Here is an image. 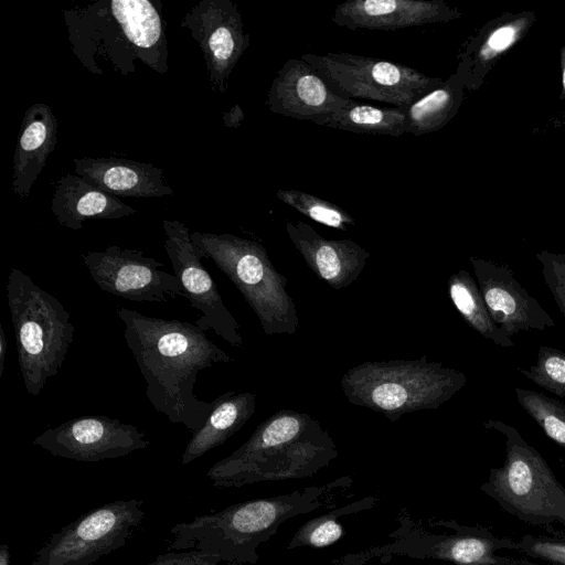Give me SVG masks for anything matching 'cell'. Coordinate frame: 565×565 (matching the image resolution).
I'll list each match as a JSON object with an SVG mask.
<instances>
[{
    "label": "cell",
    "mask_w": 565,
    "mask_h": 565,
    "mask_svg": "<svg viewBox=\"0 0 565 565\" xmlns=\"http://www.w3.org/2000/svg\"><path fill=\"white\" fill-rule=\"evenodd\" d=\"M124 338L146 381V395L157 412L172 424L199 430L213 408V401L194 394L196 375L214 363L233 359L194 323L149 317L118 308Z\"/></svg>",
    "instance_id": "cell-1"
},
{
    "label": "cell",
    "mask_w": 565,
    "mask_h": 565,
    "mask_svg": "<svg viewBox=\"0 0 565 565\" xmlns=\"http://www.w3.org/2000/svg\"><path fill=\"white\" fill-rule=\"evenodd\" d=\"M342 477L323 486L235 503L171 527L170 550L198 551L231 565L256 564L258 546L287 520L326 507L334 491L350 486Z\"/></svg>",
    "instance_id": "cell-2"
},
{
    "label": "cell",
    "mask_w": 565,
    "mask_h": 565,
    "mask_svg": "<svg viewBox=\"0 0 565 565\" xmlns=\"http://www.w3.org/2000/svg\"><path fill=\"white\" fill-rule=\"evenodd\" d=\"M337 457L333 438L315 417L287 408L262 422L241 447L215 462L206 477L221 489L310 478Z\"/></svg>",
    "instance_id": "cell-3"
},
{
    "label": "cell",
    "mask_w": 565,
    "mask_h": 565,
    "mask_svg": "<svg viewBox=\"0 0 565 565\" xmlns=\"http://www.w3.org/2000/svg\"><path fill=\"white\" fill-rule=\"evenodd\" d=\"M73 53L96 74L95 56L116 72H135L140 60L159 74L169 70L162 3L152 0L97 1L64 10Z\"/></svg>",
    "instance_id": "cell-4"
},
{
    "label": "cell",
    "mask_w": 565,
    "mask_h": 565,
    "mask_svg": "<svg viewBox=\"0 0 565 565\" xmlns=\"http://www.w3.org/2000/svg\"><path fill=\"white\" fill-rule=\"evenodd\" d=\"M467 382L465 373L423 355L354 365L342 375L340 387L349 403L397 422L408 413L439 408Z\"/></svg>",
    "instance_id": "cell-5"
},
{
    "label": "cell",
    "mask_w": 565,
    "mask_h": 565,
    "mask_svg": "<svg viewBox=\"0 0 565 565\" xmlns=\"http://www.w3.org/2000/svg\"><path fill=\"white\" fill-rule=\"evenodd\" d=\"M7 300L23 383L38 396L47 379L57 374L73 342L71 313L18 268L9 274Z\"/></svg>",
    "instance_id": "cell-6"
},
{
    "label": "cell",
    "mask_w": 565,
    "mask_h": 565,
    "mask_svg": "<svg viewBox=\"0 0 565 565\" xmlns=\"http://www.w3.org/2000/svg\"><path fill=\"white\" fill-rule=\"evenodd\" d=\"M191 239L239 290L266 335L297 332L299 316L287 291L288 279L275 268L260 243L199 231L191 233Z\"/></svg>",
    "instance_id": "cell-7"
},
{
    "label": "cell",
    "mask_w": 565,
    "mask_h": 565,
    "mask_svg": "<svg viewBox=\"0 0 565 565\" xmlns=\"http://www.w3.org/2000/svg\"><path fill=\"white\" fill-rule=\"evenodd\" d=\"M484 427L501 433L507 439L504 465L490 471L489 486L495 498L522 516L565 525V489L541 454L516 428L502 420L488 419Z\"/></svg>",
    "instance_id": "cell-8"
},
{
    "label": "cell",
    "mask_w": 565,
    "mask_h": 565,
    "mask_svg": "<svg viewBox=\"0 0 565 565\" xmlns=\"http://www.w3.org/2000/svg\"><path fill=\"white\" fill-rule=\"evenodd\" d=\"M300 58L312 65L337 94L353 100L406 107L443 83L413 67L353 53H303Z\"/></svg>",
    "instance_id": "cell-9"
},
{
    "label": "cell",
    "mask_w": 565,
    "mask_h": 565,
    "mask_svg": "<svg viewBox=\"0 0 565 565\" xmlns=\"http://www.w3.org/2000/svg\"><path fill=\"white\" fill-rule=\"evenodd\" d=\"M142 503L117 500L83 513L53 533L31 565H92L125 545L145 518Z\"/></svg>",
    "instance_id": "cell-10"
},
{
    "label": "cell",
    "mask_w": 565,
    "mask_h": 565,
    "mask_svg": "<svg viewBox=\"0 0 565 565\" xmlns=\"http://www.w3.org/2000/svg\"><path fill=\"white\" fill-rule=\"evenodd\" d=\"M164 249L185 298L201 312L194 324L212 330L234 348L243 347L239 324L226 308L217 286L202 264V250L192 242L190 228L178 220H164Z\"/></svg>",
    "instance_id": "cell-11"
},
{
    "label": "cell",
    "mask_w": 565,
    "mask_h": 565,
    "mask_svg": "<svg viewBox=\"0 0 565 565\" xmlns=\"http://www.w3.org/2000/svg\"><path fill=\"white\" fill-rule=\"evenodd\" d=\"M81 259L94 282L113 296L137 302L185 298L177 276L162 270L163 263L140 250L113 245L82 254Z\"/></svg>",
    "instance_id": "cell-12"
},
{
    "label": "cell",
    "mask_w": 565,
    "mask_h": 565,
    "mask_svg": "<svg viewBox=\"0 0 565 565\" xmlns=\"http://www.w3.org/2000/svg\"><path fill=\"white\" fill-rule=\"evenodd\" d=\"M180 26L190 30L201 47L212 89L224 94L250 43L237 6L231 0H201L183 15Z\"/></svg>",
    "instance_id": "cell-13"
},
{
    "label": "cell",
    "mask_w": 565,
    "mask_h": 565,
    "mask_svg": "<svg viewBox=\"0 0 565 565\" xmlns=\"http://www.w3.org/2000/svg\"><path fill=\"white\" fill-rule=\"evenodd\" d=\"M136 426L107 416H82L49 428L33 444L60 458L96 462L127 456L150 446Z\"/></svg>",
    "instance_id": "cell-14"
},
{
    "label": "cell",
    "mask_w": 565,
    "mask_h": 565,
    "mask_svg": "<svg viewBox=\"0 0 565 565\" xmlns=\"http://www.w3.org/2000/svg\"><path fill=\"white\" fill-rule=\"evenodd\" d=\"M470 262L491 318L509 337L555 327L553 318L518 281L509 266L473 257Z\"/></svg>",
    "instance_id": "cell-15"
},
{
    "label": "cell",
    "mask_w": 565,
    "mask_h": 565,
    "mask_svg": "<svg viewBox=\"0 0 565 565\" xmlns=\"http://www.w3.org/2000/svg\"><path fill=\"white\" fill-rule=\"evenodd\" d=\"M355 103L337 94L318 71L301 58L284 63L266 97L271 113L312 122Z\"/></svg>",
    "instance_id": "cell-16"
},
{
    "label": "cell",
    "mask_w": 565,
    "mask_h": 565,
    "mask_svg": "<svg viewBox=\"0 0 565 565\" xmlns=\"http://www.w3.org/2000/svg\"><path fill=\"white\" fill-rule=\"evenodd\" d=\"M459 15L443 0H348L337 6L331 21L349 30H396L447 22Z\"/></svg>",
    "instance_id": "cell-17"
},
{
    "label": "cell",
    "mask_w": 565,
    "mask_h": 565,
    "mask_svg": "<svg viewBox=\"0 0 565 565\" xmlns=\"http://www.w3.org/2000/svg\"><path fill=\"white\" fill-rule=\"evenodd\" d=\"M286 231L311 271L335 290L352 285L371 256L358 243L326 238L303 221L287 222Z\"/></svg>",
    "instance_id": "cell-18"
},
{
    "label": "cell",
    "mask_w": 565,
    "mask_h": 565,
    "mask_svg": "<svg viewBox=\"0 0 565 565\" xmlns=\"http://www.w3.org/2000/svg\"><path fill=\"white\" fill-rule=\"evenodd\" d=\"M74 171L98 189L125 198H161L173 194L161 168L126 158L82 157Z\"/></svg>",
    "instance_id": "cell-19"
},
{
    "label": "cell",
    "mask_w": 565,
    "mask_h": 565,
    "mask_svg": "<svg viewBox=\"0 0 565 565\" xmlns=\"http://www.w3.org/2000/svg\"><path fill=\"white\" fill-rule=\"evenodd\" d=\"M57 140V119L44 103L31 105L24 113L13 157V192L29 196Z\"/></svg>",
    "instance_id": "cell-20"
},
{
    "label": "cell",
    "mask_w": 565,
    "mask_h": 565,
    "mask_svg": "<svg viewBox=\"0 0 565 565\" xmlns=\"http://www.w3.org/2000/svg\"><path fill=\"white\" fill-rule=\"evenodd\" d=\"M51 210L62 226L74 231L82 230L87 220H117L137 213L78 174H65L55 182Z\"/></svg>",
    "instance_id": "cell-21"
},
{
    "label": "cell",
    "mask_w": 565,
    "mask_h": 565,
    "mask_svg": "<svg viewBox=\"0 0 565 565\" xmlns=\"http://www.w3.org/2000/svg\"><path fill=\"white\" fill-rule=\"evenodd\" d=\"M256 409V395L250 392H225L213 399V408L204 425L192 434L181 457L189 465L209 450L223 445L238 431Z\"/></svg>",
    "instance_id": "cell-22"
},
{
    "label": "cell",
    "mask_w": 565,
    "mask_h": 565,
    "mask_svg": "<svg viewBox=\"0 0 565 565\" xmlns=\"http://www.w3.org/2000/svg\"><path fill=\"white\" fill-rule=\"evenodd\" d=\"M447 287L450 300L468 326L501 348L514 347L512 338L491 318L479 287L467 270L452 274Z\"/></svg>",
    "instance_id": "cell-23"
},
{
    "label": "cell",
    "mask_w": 565,
    "mask_h": 565,
    "mask_svg": "<svg viewBox=\"0 0 565 565\" xmlns=\"http://www.w3.org/2000/svg\"><path fill=\"white\" fill-rule=\"evenodd\" d=\"M315 124L362 135L398 137L406 134V117L402 107L355 103Z\"/></svg>",
    "instance_id": "cell-24"
},
{
    "label": "cell",
    "mask_w": 565,
    "mask_h": 565,
    "mask_svg": "<svg viewBox=\"0 0 565 565\" xmlns=\"http://www.w3.org/2000/svg\"><path fill=\"white\" fill-rule=\"evenodd\" d=\"M460 94L455 81L443 82L406 107V134L422 136L437 131L455 115Z\"/></svg>",
    "instance_id": "cell-25"
},
{
    "label": "cell",
    "mask_w": 565,
    "mask_h": 565,
    "mask_svg": "<svg viewBox=\"0 0 565 565\" xmlns=\"http://www.w3.org/2000/svg\"><path fill=\"white\" fill-rule=\"evenodd\" d=\"M436 543L405 553L412 557L447 559L457 565H495L493 545L482 537L470 535L435 536Z\"/></svg>",
    "instance_id": "cell-26"
},
{
    "label": "cell",
    "mask_w": 565,
    "mask_h": 565,
    "mask_svg": "<svg viewBox=\"0 0 565 565\" xmlns=\"http://www.w3.org/2000/svg\"><path fill=\"white\" fill-rule=\"evenodd\" d=\"M375 504L373 497L363 498L360 501L338 508L332 512L319 515L305 523L292 536L288 548L298 547H326L339 541L344 532L338 521L340 515L353 513Z\"/></svg>",
    "instance_id": "cell-27"
},
{
    "label": "cell",
    "mask_w": 565,
    "mask_h": 565,
    "mask_svg": "<svg viewBox=\"0 0 565 565\" xmlns=\"http://www.w3.org/2000/svg\"><path fill=\"white\" fill-rule=\"evenodd\" d=\"M518 403L536 422L545 435L565 446V404L544 393L514 388Z\"/></svg>",
    "instance_id": "cell-28"
},
{
    "label": "cell",
    "mask_w": 565,
    "mask_h": 565,
    "mask_svg": "<svg viewBox=\"0 0 565 565\" xmlns=\"http://www.w3.org/2000/svg\"><path fill=\"white\" fill-rule=\"evenodd\" d=\"M276 196L285 204L326 226L347 231L354 218L342 207L299 190H278Z\"/></svg>",
    "instance_id": "cell-29"
},
{
    "label": "cell",
    "mask_w": 565,
    "mask_h": 565,
    "mask_svg": "<svg viewBox=\"0 0 565 565\" xmlns=\"http://www.w3.org/2000/svg\"><path fill=\"white\" fill-rule=\"evenodd\" d=\"M519 371L535 385L565 398V351L541 345L535 364Z\"/></svg>",
    "instance_id": "cell-30"
},
{
    "label": "cell",
    "mask_w": 565,
    "mask_h": 565,
    "mask_svg": "<svg viewBox=\"0 0 565 565\" xmlns=\"http://www.w3.org/2000/svg\"><path fill=\"white\" fill-rule=\"evenodd\" d=\"M526 25V19H518L497 28L479 47L477 60L484 63L507 51L519 40Z\"/></svg>",
    "instance_id": "cell-31"
},
{
    "label": "cell",
    "mask_w": 565,
    "mask_h": 565,
    "mask_svg": "<svg viewBox=\"0 0 565 565\" xmlns=\"http://www.w3.org/2000/svg\"><path fill=\"white\" fill-rule=\"evenodd\" d=\"M542 275L557 308L565 317V255L550 252L536 254Z\"/></svg>",
    "instance_id": "cell-32"
},
{
    "label": "cell",
    "mask_w": 565,
    "mask_h": 565,
    "mask_svg": "<svg viewBox=\"0 0 565 565\" xmlns=\"http://www.w3.org/2000/svg\"><path fill=\"white\" fill-rule=\"evenodd\" d=\"M220 563L216 556L198 551H170L158 555L153 562L145 565H218Z\"/></svg>",
    "instance_id": "cell-33"
},
{
    "label": "cell",
    "mask_w": 565,
    "mask_h": 565,
    "mask_svg": "<svg viewBox=\"0 0 565 565\" xmlns=\"http://www.w3.org/2000/svg\"><path fill=\"white\" fill-rule=\"evenodd\" d=\"M535 557L543 558L559 565H565V543L555 541L535 540L527 546Z\"/></svg>",
    "instance_id": "cell-34"
},
{
    "label": "cell",
    "mask_w": 565,
    "mask_h": 565,
    "mask_svg": "<svg viewBox=\"0 0 565 565\" xmlns=\"http://www.w3.org/2000/svg\"><path fill=\"white\" fill-rule=\"evenodd\" d=\"M244 117L243 109L236 104L223 115V122L226 127L237 128L242 125Z\"/></svg>",
    "instance_id": "cell-35"
},
{
    "label": "cell",
    "mask_w": 565,
    "mask_h": 565,
    "mask_svg": "<svg viewBox=\"0 0 565 565\" xmlns=\"http://www.w3.org/2000/svg\"><path fill=\"white\" fill-rule=\"evenodd\" d=\"M8 343L4 335V330L2 326H0V377L2 376L4 369V360L7 355Z\"/></svg>",
    "instance_id": "cell-36"
},
{
    "label": "cell",
    "mask_w": 565,
    "mask_h": 565,
    "mask_svg": "<svg viewBox=\"0 0 565 565\" xmlns=\"http://www.w3.org/2000/svg\"><path fill=\"white\" fill-rule=\"evenodd\" d=\"M0 565H10V551L7 544L0 545Z\"/></svg>",
    "instance_id": "cell-37"
},
{
    "label": "cell",
    "mask_w": 565,
    "mask_h": 565,
    "mask_svg": "<svg viewBox=\"0 0 565 565\" xmlns=\"http://www.w3.org/2000/svg\"><path fill=\"white\" fill-rule=\"evenodd\" d=\"M563 90L565 92V56L563 60V74H562Z\"/></svg>",
    "instance_id": "cell-38"
}]
</instances>
